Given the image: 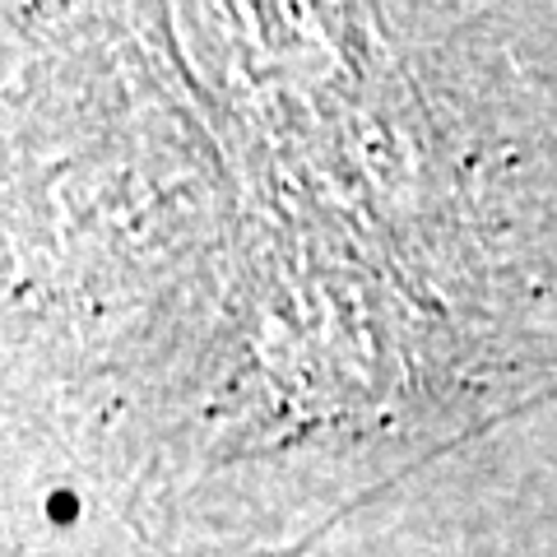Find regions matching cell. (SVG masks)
Returning <instances> with one entry per match:
<instances>
[{
  "instance_id": "6da1fadb",
  "label": "cell",
  "mask_w": 557,
  "mask_h": 557,
  "mask_svg": "<svg viewBox=\"0 0 557 557\" xmlns=\"http://www.w3.org/2000/svg\"><path fill=\"white\" fill-rule=\"evenodd\" d=\"M42 511H47V520L51 525H75V520L84 516V507H79V497L70 493V487H57V493H47V502H42Z\"/></svg>"
}]
</instances>
